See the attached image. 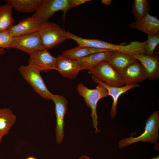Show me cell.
I'll list each match as a JSON object with an SVG mask.
<instances>
[{"label":"cell","instance_id":"cell-2","mask_svg":"<svg viewBox=\"0 0 159 159\" xmlns=\"http://www.w3.org/2000/svg\"><path fill=\"white\" fill-rule=\"evenodd\" d=\"M77 90L79 95L84 98L87 106L91 110V116L93 127L95 130V132H99L100 130L97 127V105L100 100L109 96L107 90L99 84H98L95 89H90L82 83H79L77 85Z\"/></svg>","mask_w":159,"mask_h":159},{"label":"cell","instance_id":"cell-12","mask_svg":"<svg viewBox=\"0 0 159 159\" xmlns=\"http://www.w3.org/2000/svg\"><path fill=\"white\" fill-rule=\"evenodd\" d=\"M91 79L93 82L100 84L104 87L107 90L109 96H111L112 98L113 102L110 112V114L112 119L114 118L117 115V102L121 95L132 89L140 86V85L137 84L126 85L122 87L112 86L99 80L92 76H91Z\"/></svg>","mask_w":159,"mask_h":159},{"label":"cell","instance_id":"cell-16","mask_svg":"<svg viewBox=\"0 0 159 159\" xmlns=\"http://www.w3.org/2000/svg\"><path fill=\"white\" fill-rule=\"evenodd\" d=\"M120 74L131 64L138 61L131 55L113 51L106 60Z\"/></svg>","mask_w":159,"mask_h":159},{"label":"cell","instance_id":"cell-31","mask_svg":"<svg viewBox=\"0 0 159 159\" xmlns=\"http://www.w3.org/2000/svg\"><path fill=\"white\" fill-rule=\"evenodd\" d=\"M3 137L1 135V133H0V143H1L2 140V138Z\"/></svg>","mask_w":159,"mask_h":159},{"label":"cell","instance_id":"cell-29","mask_svg":"<svg viewBox=\"0 0 159 159\" xmlns=\"http://www.w3.org/2000/svg\"><path fill=\"white\" fill-rule=\"evenodd\" d=\"M26 159H36L35 157L32 156H30L27 157Z\"/></svg>","mask_w":159,"mask_h":159},{"label":"cell","instance_id":"cell-11","mask_svg":"<svg viewBox=\"0 0 159 159\" xmlns=\"http://www.w3.org/2000/svg\"><path fill=\"white\" fill-rule=\"evenodd\" d=\"M55 70L63 77L74 79L80 71L82 70L76 60L62 57L59 55L57 57Z\"/></svg>","mask_w":159,"mask_h":159},{"label":"cell","instance_id":"cell-27","mask_svg":"<svg viewBox=\"0 0 159 159\" xmlns=\"http://www.w3.org/2000/svg\"><path fill=\"white\" fill-rule=\"evenodd\" d=\"M89 158L86 155H83L81 156L78 159H89Z\"/></svg>","mask_w":159,"mask_h":159},{"label":"cell","instance_id":"cell-1","mask_svg":"<svg viewBox=\"0 0 159 159\" xmlns=\"http://www.w3.org/2000/svg\"><path fill=\"white\" fill-rule=\"evenodd\" d=\"M144 132L137 137L130 136L122 139L119 143L118 147L122 148L134 143L143 142L156 145L159 138V112L156 111L151 114L145 122Z\"/></svg>","mask_w":159,"mask_h":159},{"label":"cell","instance_id":"cell-24","mask_svg":"<svg viewBox=\"0 0 159 159\" xmlns=\"http://www.w3.org/2000/svg\"><path fill=\"white\" fill-rule=\"evenodd\" d=\"M14 37L7 30L0 31V48L3 49L10 48Z\"/></svg>","mask_w":159,"mask_h":159},{"label":"cell","instance_id":"cell-9","mask_svg":"<svg viewBox=\"0 0 159 159\" xmlns=\"http://www.w3.org/2000/svg\"><path fill=\"white\" fill-rule=\"evenodd\" d=\"M57 58L52 56L47 49L38 51L30 55L29 65L39 70L47 72L55 70Z\"/></svg>","mask_w":159,"mask_h":159},{"label":"cell","instance_id":"cell-20","mask_svg":"<svg viewBox=\"0 0 159 159\" xmlns=\"http://www.w3.org/2000/svg\"><path fill=\"white\" fill-rule=\"evenodd\" d=\"M109 51L107 50L87 47L77 46L63 51L61 55L62 57L77 60L95 53Z\"/></svg>","mask_w":159,"mask_h":159},{"label":"cell","instance_id":"cell-17","mask_svg":"<svg viewBox=\"0 0 159 159\" xmlns=\"http://www.w3.org/2000/svg\"><path fill=\"white\" fill-rule=\"evenodd\" d=\"M113 51H106L95 53L76 60L82 70L92 69L102 61L106 60Z\"/></svg>","mask_w":159,"mask_h":159},{"label":"cell","instance_id":"cell-13","mask_svg":"<svg viewBox=\"0 0 159 159\" xmlns=\"http://www.w3.org/2000/svg\"><path fill=\"white\" fill-rule=\"evenodd\" d=\"M41 24L34 17H29L12 25L7 30L13 37H18L38 32Z\"/></svg>","mask_w":159,"mask_h":159},{"label":"cell","instance_id":"cell-26","mask_svg":"<svg viewBox=\"0 0 159 159\" xmlns=\"http://www.w3.org/2000/svg\"><path fill=\"white\" fill-rule=\"evenodd\" d=\"M112 0H102V3L106 5H108L110 4Z\"/></svg>","mask_w":159,"mask_h":159},{"label":"cell","instance_id":"cell-19","mask_svg":"<svg viewBox=\"0 0 159 159\" xmlns=\"http://www.w3.org/2000/svg\"><path fill=\"white\" fill-rule=\"evenodd\" d=\"M41 0H6V4L17 11L23 13L34 12L38 9Z\"/></svg>","mask_w":159,"mask_h":159},{"label":"cell","instance_id":"cell-21","mask_svg":"<svg viewBox=\"0 0 159 159\" xmlns=\"http://www.w3.org/2000/svg\"><path fill=\"white\" fill-rule=\"evenodd\" d=\"M11 7L6 4L0 5V32L7 30L14 22Z\"/></svg>","mask_w":159,"mask_h":159},{"label":"cell","instance_id":"cell-8","mask_svg":"<svg viewBox=\"0 0 159 159\" xmlns=\"http://www.w3.org/2000/svg\"><path fill=\"white\" fill-rule=\"evenodd\" d=\"M51 100L55 107L56 140L59 144L62 143L64 136V118L67 109L68 102L64 96L58 95H53Z\"/></svg>","mask_w":159,"mask_h":159},{"label":"cell","instance_id":"cell-18","mask_svg":"<svg viewBox=\"0 0 159 159\" xmlns=\"http://www.w3.org/2000/svg\"><path fill=\"white\" fill-rule=\"evenodd\" d=\"M15 115L9 108H0V133L3 136L7 135L15 123Z\"/></svg>","mask_w":159,"mask_h":159},{"label":"cell","instance_id":"cell-15","mask_svg":"<svg viewBox=\"0 0 159 159\" xmlns=\"http://www.w3.org/2000/svg\"><path fill=\"white\" fill-rule=\"evenodd\" d=\"M129 27L148 35H159V20L147 14L143 17L128 25Z\"/></svg>","mask_w":159,"mask_h":159},{"label":"cell","instance_id":"cell-3","mask_svg":"<svg viewBox=\"0 0 159 159\" xmlns=\"http://www.w3.org/2000/svg\"><path fill=\"white\" fill-rule=\"evenodd\" d=\"M38 32L45 49H52L68 39V32L58 24L49 21L41 23Z\"/></svg>","mask_w":159,"mask_h":159},{"label":"cell","instance_id":"cell-4","mask_svg":"<svg viewBox=\"0 0 159 159\" xmlns=\"http://www.w3.org/2000/svg\"><path fill=\"white\" fill-rule=\"evenodd\" d=\"M73 6L70 0H41L37 10L32 15L41 23L47 22L54 13L62 11L65 15Z\"/></svg>","mask_w":159,"mask_h":159},{"label":"cell","instance_id":"cell-14","mask_svg":"<svg viewBox=\"0 0 159 159\" xmlns=\"http://www.w3.org/2000/svg\"><path fill=\"white\" fill-rule=\"evenodd\" d=\"M132 56L143 67L147 78L151 80H157L159 77V60L158 55H148L144 53Z\"/></svg>","mask_w":159,"mask_h":159},{"label":"cell","instance_id":"cell-25","mask_svg":"<svg viewBox=\"0 0 159 159\" xmlns=\"http://www.w3.org/2000/svg\"><path fill=\"white\" fill-rule=\"evenodd\" d=\"M73 7H76L87 2L91 1L90 0H70Z\"/></svg>","mask_w":159,"mask_h":159},{"label":"cell","instance_id":"cell-23","mask_svg":"<svg viewBox=\"0 0 159 159\" xmlns=\"http://www.w3.org/2000/svg\"><path fill=\"white\" fill-rule=\"evenodd\" d=\"M144 42V54L154 55V51L159 43V35H148L147 39Z\"/></svg>","mask_w":159,"mask_h":159},{"label":"cell","instance_id":"cell-5","mask_svg":"<svg viewBox=\"0 0 159 159\" xmlns=\"http://www.w3.org/2000/svg\"><path fill=\"white\" fill-rule=\"evenodd\" d=\"M21 75L31 85L34 91L42 98L51 100L53 95L47 88L40 74V71L28 65L18 69Z\"/></svg>","mask_w":159,"mask_h":159},{"label":"cell","instance_id":"cell-6","mask_svg":"<svg viewBox=\"0 0 159 159\" xmlns=\"http://www.w3.org/2000/svg\"><path fill=\"white\" fill-rule=\"evenodd\" d=\"M88 73L108 85L115 87L124 85L120 74L106 60L88 70Z\"/></svg>","mask_w":159,"mask_h":159},{"label":"cell","instance_id":"cell-7","mask_svg":"<svg viewBox=\"0 0 159 159\" xmlns=\"http://www.w3.org/2000/svg\"><path fill=\"white\" fill-rule=\"evenodd\" d=\"M10 48L18 49L30 55L38 51L45 49L38 32L14 37Z\"/></svg>","mask_w":159,"mask_h":159},{"label":"cell","instance_id":"cell-28","mask_svg":"<svg viewBox=\"0 0 159 159\" xmlns=\"http://www.w3.org/2000/svg\"><path fill=\"white\" fill-rule=\"evenodd\" d=\"M5 52L4 49L0 48V56L4 54Z\"/></svg>","mask_w":159,"mask_h":159},{"label":"cell","instance_id":"cell-30","mask_svg":"<svg viewBox=\"0 0 159 159\" xmlns=\"http://www.w3.org/2000/svg\"><path fill=\"white\" fill-rule=\"evenodd\" d=\"M151 159H159V155H158L155 157H154Z\"/></svg>","mask_w":159,"mask_h":159},{"label":"cell","instance_id":"cell-10","mask_svg":"<svg viewBox=\"0 0 159 159\" xmlns=\"http://www.w3.org/2000/svg\"><path fill=\"white\" fill-rule=\"evenodd\" d=\"M120 74L125 85L138 84L147 78L143 67L138 61L130 65Z\"/></svg>","mask_w":159,"mask_h":159},{"label":"cell","instance_id":"cell-22","mask_svg":"<svg viewBox=\"0 0 159 159\" xmlns=\"http://www.w3.org/2000/svg\"><path fill=\"white\" fill-rule=\"evenodd\" d=\"M150 9L148 0H134L132 7V14L136 20L141 19L147 14Z\"/></svg>","mask_w":159,"mask_h":159}]
</instances>
